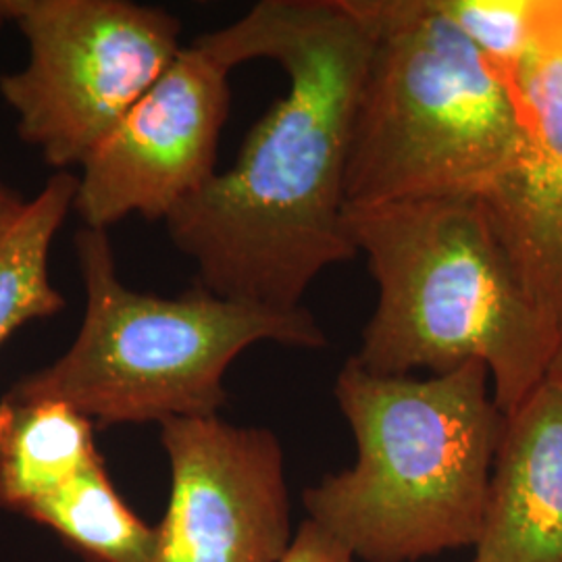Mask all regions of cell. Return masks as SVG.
I'll return each mask as SVG.
<instances>
[{"label":"cell","mask_w":562,"mask_h":562,"mask_svg":"<svg viewBox=\"0 0 562 562\" xmlns=\"http://www.w3.org/2000/svg\"><path fill=\"white\" fill-rule=\"evenodd\" d=\"M199 41L236 69L278 63L288 90L248 132L236 162L167 220L199 285L281 311L357 250L344 180L371 32L352 0H262Z\"/></svg>","instance_id":"cell-1"},{"label":"cell","mask_w":562,"mask_h":562,"mask_svg":"<svg viewBox=\"0 0 562 562\" xmlns=\"http://www.w3.org/2000/svg\"><path fill=\"white\" fill-rule=\"evenodd\" d=\"M378 304L352 359L378 375L448 373L482 362L504 417L548 378L557 334L483 199L346 209Z\"/></svg>","instance_id":"cell-2"},{"label":"cell","mask_w":562,"mask_h":562,"mask_svg":"<svg viewBox=\"0 0 562 562\" xmlns=\"http://www.w3.org/2000/svg\"><path fill=\"white\" fill-rule=\"evenodd\" d=\"M482 362L429 378L348 359L336 401L357 461L304 492L308 519L364 562H415L475 546L506 417Z\"/></svg>","instance_id":"cell-3"},{"label":"cell","mask_w":562,"mask_h":562,"mask_svg":"<svg viewBox=\"0 0 562 562\" xmlns=\"http://www.w3.org/2000/svg\"><path fill=\"white\" fill-rule=\"evenodd\" d=\"M371 55L346 162V209L490 196L521 157L510 83L438 0H352Z\"/></svg>","instance_id":"cell-4"},{"label":"cell","mask_w":562,"mask_h":562,"mask_svg":"<svg viewBox=\"0 0 562 562\" xmlns=\"http://www.w3.org/2000/svg\"><path fill=\"white\" fill-rule=\"evenodd\" d=\"M86 306L71 346L21 378L13 398L67 402L94 425L215 417L227 402L225 373L255 344L323 348L315 315L232 301L194 285L176 299L121 281L113 246L101 229L76 236Z\"/></svg>","instance_id":"cell-5"},{"label":"cell","mask_w":562,"mask_h":562,"mask_svg":"<svg viewBox=\"0 0 562 562\" xmlns=\"http://www.w3.org/2000/svg\"><path fill=\"white\" fill-rule=\"evenodd\" d=\"M27 63L0 76L21 142L46 165L81 167L181 50V25L132 0H0V27Z\"/></svg>","instance_id":"cell-6"},{"label":"cell","mask_w":562,"mask_h":562,"mask_svg":"<svg viewBox=\"0 0 562 562\" xmlns=\"http://www.w3.org/2000/svg\"><path fill=\"white\" fill-rule=\"evenodd\" d=\"M234 69L199 38L92 150L76 176L74 213L106 232L125 217L167 220L217 173Z\"/></svg>","instance_id":"cell-7"},{"label":"cell","mask_w":562,"mask_h":562,"mask_svg":"<svg viewBox=\"0 0 562 562\" xmlns=\"http://www.w3.org/2000/svg\"><path fill=\"white\" fill-rule=\"evenodd\" d=\"M171 492L146 562H280L292 543L273 431L215 417L161 425Z\"/></svg>","instance_id":"cell-8"},{"label":"cell","mask_w":562,"mask_h":562,"mask_svg":"<svg viewBox=\"0 0 562 562\" xmlns=\"http://www.w3.org/2000/svg\"><path fill=\"white\" fill-rule=\"evenodd\" d=\"M510 88L521 111V157L483 201L521 269L522 280L559 338L562 325V0H538L533 34Z\"/></svg>","instance_id":"cell-9"},{"label":"cell","mask_w":562,"mask_h":562,"mask_svg":"<svg viewBox=\"0 0 562 562\" xmlns=\"http://www.w3.org/2000/svg\"><path fill=\"white\" fill-rule=\"evenodd\" d=\"M473 562H562V382L506 417Z\"/></svg>","instance_id":"cell-10"},{"label":"cell","mask_w":562,"mask_h":562,"mask_svg":"<svg viewBox=\"0 0 562 562\" xmlns=\"http://www.w3.org/2000/svg\"><path fill=\"white\" fill-rule=\"evenodd\" d=\"M94 423L67 402L0 401V506L27 513L101 461Z\"/></svg>","instance_id":"cell-11"},{"label":"cell","mask_w":562,"mask_h":562,"mask_svg":"<svg viewBox=\"0 0 562 562\" xmlns=\"http://www.w3.org/2000/svg\"><path fill=\"white\" fill-rule=\"evenodd\" d=\"M76 176L59 171L20 213L0 227V346L27 323L65 308L50 281V248L74 211Z\"/></svg>","instance_id":"cell-12"},{"label":"cell","mask_w":562,"mask_h":562,"mask_svg":"<svg viewBox=\"0 0 562 562\" xmlns=\"http://www.w3.org/2000/svg\"><path fill=\"white\" fill-rule=\"evenodd\" d=\"M27 519L53 529L88 562H146L155 542V527L121 498L102 459L34 506Z\"/></svg>","instance_id":"cell-13"},{"label":"cell","mask_w":562,"mask_h":562,"mask_svg":"<svg viewBox=\"0 0 562 562\" xmlns=\"http://www.w3.org/2000/svg\"><path fill=\"white\" fill-rule=\"evenodd\" d=\"M438 7L510 83L533 34L538 0H438Z\"/></svg>","instance_id":"cell-14"},{"label":"cell","mask_w":562,"mask_h":562,"mask_svg":"<svg viewBox=\"0 0 562 562\" xmlns=\"http://www.w3.org/2000/svg\"><path fill=\"white\" fill-rule=\"evenodd\" d=\"M280 562H357V559L340 540L306 519Z\"/></svg>","instance_id":"cell-15"},{"label":"cell","mask_w":562,"mask_h":562,"mask_svg":"<svg viewBox=\"0 0 562 562\" xmlns=\"http://www.w3.org/2000/svg\"><path fill=\"white\" fill-rule=\"evenodd\" d=\"M23 204L25 201L21 199L20 192L15 188H11L0 173V227L4 223L11 222L20 213Z\"/></svg>","instance_id":"cell-16"},{"label":"cell","mask_w":562,"mask_h":562,"mask_svg":"<svg viewBox=\"0 0 562 562\" xmlns=\"http://www.w3.org/2000/svg\"><path fill=\"white\" fill-rule=\"evenodd\" d=\"M548 378H554L562 382V325L559 329V338H557V348H554V355H552V362H550V369H548Z\"/></svg>","instance_id":"cell-17"}]
</instances>
